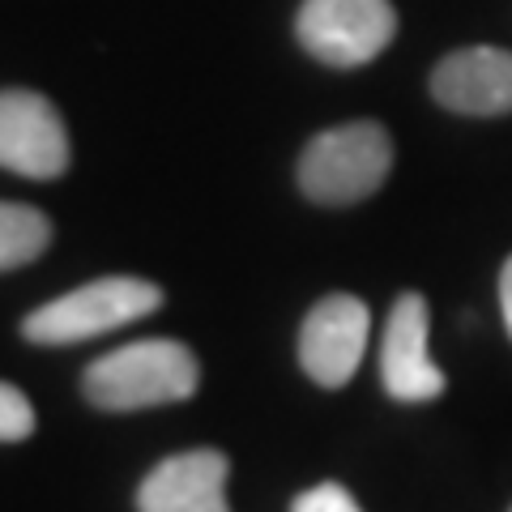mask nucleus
<instances>
[{
    "instance_id": "9",
    "label": "nucleus",
    "mask_w": 512,
    "mask_h": 512,
    "mask_svg": "<svg viewBox=\"0 0 512 512\" xmlns=\"http://www.w3.org/2000/svg\"><path fill=\"white\" fill-rule=\"evenodd\" d=\"M436 103L457 116H508L512 111V52L504 47H461L431 73Z\"/></svg>"
},
{
    "instance_id": "12",
    "label": "nucleus",
    "mask_w": 512,
    "mask_h": 512,
    "mask_svg": "<svg viewBox=\"0 0 512 512\" xmlns=\"http://www.w3.org/2000/svg\"><path fill=\"white\" fill-rule=\"evenodd\" d=\"M291 512H363L355 504V495H350L342 483H320V487H308L291 504Z\"/></svg>"
},
{
    "instance_id": "11",
    "label": "nucleus",
    "mask_w": 512,
    "mask_h": 512,
    "mask_svg": "<svg viewBox=\"0 0 512 512\" xmlns=\"http://www.w3.org/2000/svg\"><path fill=\"white\" fill-rule=\"evenodd\" d=\"M35 431V406L22 389L0 380V444H18Z\"/></svg>"
},
{
    "instance_id": "13",
    "label": "nucleus",
    "mask_w": 512,
    "mask_h": 512,
    "mask_svg": "<svg viewBox=\"0 0 512 512\" xmlns=\"http://www.w3.org/2000/svg\"><path fill=\"white\" fill-rule=\"evenodd\" d=\"M500 308H504V325H508V338H512V256L500 269Z\"/></svg>"
},
{
    "instance_id": "8",
    "label": "nucleus",
    "mask_w": 512,
    "mask_h": 512,
    "mask_svg": "<svg viewBox=\"0 0 512 512\" xmlns=\"http://www.w3.org/2000/svg\"><path fill=\"white\" fill-rule=\"evenodd\" d=\"M231 461L218 448H188L146 474L137 491L141 512H231L227 508Z\"/></svg>"
},
{
    "instance_id": "2",
    "label": "nucleus",
    "mask_w": 512,
    "mask_h": 512,
    "mask_svg": "<svg viewBox=\"0 0 512 512\" xmlns=\"http://www.w3.org/2000/svg\"><path fill=\"white\" fill-rule=\"evenodd\" d=\"M393 137L376 120L316 133L299 154V188L316 205H355L389 180Z\"/></svg>"
},
{
    "instance_id": "1",
    "label": "nucleus",
    "mask_w": 512,
    "mask_h": 512,
    "mask_svg": "<svg viewBox=\"0 0 512 512\" xmlns=\"http://www.w3.org/2000/svg\"><path fill=\"white\" fill-rule=\"evenodd\" d=\"M197 384H201V367L184 342L146 338L94 359L82 376V393L90 406L124 414V410L188 402L197 393Z\"/></svg>"
},
{
    "instance_id": "7",
    "label": "nucleus",
    "mask_w": 512,
    "mask_h": 512,
    "mask_svg": "<svg viewBox=\"0 0 512 512\" xmlns=\"http://www.w3.org/2000/svg\"><path fill=\"white\" fill-rule=\"evenodd\" d=\"M372 312L355 295H325L303 316L299 329V363L320 389H342L359 372Z\"/></svg>"
},
{
    "instance_id": "4",
    "label": "nucleus",
    "mask_w": 512,
    "mask_h": 512,
    "mask_svg": "<svg viewBox=\"0 0 512 512\" xmlns=\"http://www.w3.org/2000/svg\"><path fill=\"white\" fill-rule=\"evenodd\" d=\"M295 35L329 69H359L393 43L397 9L389 0H303Z\"/></svg>"
},
{
    "instance_id": "5",
    "label": "nucleus",
    "mask_w": 512,
    "mask_h": 512,
    "mask_svg": "<svg viewBox=\"0 0 512 512\" xmlns=\"http://www.w3.org/2000/svg\"><path fill=\"white\" fill-rule=\"evenodd\" d=\"M0 167L26 180H60L69 171V133L52 99L0 90Z\"/></svg>"
},
{
    "instance_id": "3",
    "label": "nucleus",
    "mask_w": 512,
    "mask_h": 512,
    "mask_svg": "<svg viewBox=\"0 0 512 512\" xmlns=\"http://www.w3.org/2000/svg\"><path fill=\"white\" fill-rule=\"evenodd\" d=\"M158 308H163V291L154 282L133 274H111L35 308L22 320V333L35 346H73L120 325H133V320L150 316Z\"/></svg>"
},
{
    "instance_id": "10",
    "label": "nucleus",
    "mask_w": 512,
    "mask_h": 512,
    "mask_svg": "<svg viewBox=\"0 0 512 512\" xmlns=\"http://www.w3.org/2000/svg\"><path fill=\"white\" fill-rule=\"evenodd\" d=\"M52 244V222L26 201H0V274L39 261Z\"/></svg>"
},
{
    "instance_id": "6",
    "label": "nucleus",
    "mask_w": 512,
    "mask_h": 512,
    "mask_svg": "<svg viewBox=\"0 0 512 512\" xmlns=\"http://www.w3.org/2000/svg\"><path fill=\"white\" fill-rule=\"evenodd\" d=\"M427 333H431L427 299L419 291L397 295L380 342V380L393 402L419 406V402H436L444 393V372L431 363Z\"/></svg>"
}]
</instances>
